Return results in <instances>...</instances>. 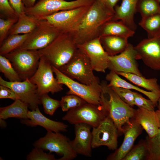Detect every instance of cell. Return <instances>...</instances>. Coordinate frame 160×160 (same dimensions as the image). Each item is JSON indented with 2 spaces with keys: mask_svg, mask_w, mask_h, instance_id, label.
I'll return each instance as SVG.
<instances>
[{
  "mask_svg": "<svg viewBox=\"0 0 160 160\" xmlns=\"http://www.w3.org/2000/svg\"><path fill=\"white\" fill-rule=\"evenodd\" d=\"M135 33V31L128 27L121 21L111 20L103 25L99 37L114 36L128 38L133 36Z\"/></svg>",
  "mask_w": 160,
  "mask_h": 160,
  "instance_id": "obj_24",
  "label": "cell"
},
{
  "mask_svg": "<svg viewBox=\"0 0 160 160\" xmlns=\"http://www.w3.org/2000/svg\"><path fill=\"white\" fill-rule=\"evenodd\" d=\"M159 2L160 3V0H158Z\"/></svg>",
  "mask_w": 160,
  "mask_h": 160,
  "instance_id": "obj_48",
  "label": "cell"
},
{
  "mask_svg": "<svg viewBox=\"0 0 160 160\" xmlns=\"http://www.w3.org/2000/svg\"><path fill=\"white\" fill-rule=\"evenodd\" d=\"M87 103L85 100L76 95H67L63 96L60 101V107L63 112L78 107Z\"/></svg>",
  "mask_w": 160,
  "mask_h": 160,
  "instance_id": "obj_35",
  "label": "cell"
},
{
  "mask_svg": "<svg viewBox=\"0 0 160 160\" xmlns=\"http://www.w3.org/2000/svg\"><path fill=\"white\" fill-rule=\"evenodd\" d=\"M155 112L158 126L160 128V110H158Z\"/></svg>",
  "mask_w": 160,
  "mask_h": 160,
  "instance_id": "obj_46",
  "label": "cell"
},
{
  "mask_svg": "<svg viewBox=\"0 0 160 160\" xmlns=\"http://www.w3.org/2000/svg\"><path fill=\"white\" fill-rule=\"evenodd\" d=\"M40 20L25 14L18 17L17 21L12 27L8 34L9 35L29 33L36 27Z\"/></svg>",
  "mask_w": 160,
  "mask_h": 160,
  "instance_id": "obj_27",
  "label": "cell"
},
{
  "mask_svg": "<svg viewBox=\"0 0 160 160\" xmlns=\"http://www.w3.org/2000/svg\"><path fill=\"white\" fill-rule=\"evenodd\" d=\"M40 99L45 113L49 115H52L57 108L60 107V101L50 97L48 93L41 95Z\"/></svg>",
  "mask_w": 160,
  "mask_h": 160,
  "instance_id": "obj_36",
  "label": "cell"
},
{
  "mask_svg": "<svg viewBox=\"0 0 160 160\" xmlns=\"http://www.w3.org/2000/svg\"><path fill=\"white\" fill-rule=\"evenodd\" d=\"M0 71L10 81H20L22 80L10 60L5 56L1 55Z\"/></svg>",
  "mask_w": 160,
  "mask_h": 160,
  "instance_id": "obj_33",
  "label": "cell"
},
{
  "mask_svg": "<svg viewBox=\"0 0 160 160\" xmlns=\"http://www.w3.org/2000/svg\"><path fill=\"white\" fill-rule=\"evenodd\" d=\"M4 56L10 60L23 81L29 79L34 74L41 57L38 50L19 48Z\"/></svg>",
  "mask_w": 160,
  "mask_h": 160,
  "instance_id": "obj_8",
  "label": "cell"
},
{
  "mask_svg": "<svg viewBox=\"0 0 160 160\" xmlns=\"http://www.w3.org/2000/svg\"><path fill=\"white\" fill-rule=\"evenodd\" d=\"M158 110H160V97L158 99L157 101V105Z\"/></svg>",
  "mask_w": 160,
  "mask_h": 160,
  "instance_id": "obj_47",
  "label": "cell"
},
{
  "mask_svg": "<svg viewBox=\"0 0 160 160\" xmlns=\"http://www.w3.org/2000/svg\"><path fill=\"white\" fill-rule=\"evenodd\" d=\"M124 102L132 107L135 105L134 92L130 89L119 87H111Z\"/></svg>",
  "mask_w": 160,
  "mask_h": 160,
  "instance_id": "obj_37",
  "label": "cell"
},
{
  "mask_svg": "<svg viewBox=\"0 0 160 160\" xmlns=\"http://www.w3.org/2000/svg\"><path fill=\"white\" fill-rule=\"evenodd\" d=\"M28 119L23 120V122L31 126H40L47 131L55 132L67 131L68 125L64 123L52 120L46 117L41 112L39 107L31 111H29L27 115Z\"/></svg>",
  "mask_w": 160,
  "mask_h": 160,
  "instance_id": "obj_20",
  "label": "cell"
},
{
  "mask_svg": "<svg viewBox=\"0 0 160 160\" xmlns=\"http://www.w3.org/2000/svg\"><path fill=\"white\" fill-rule=\"evenodd\" d=\"M78 49L73 34L62 32L48 45L38 51L41 57L59 70L71 60Z\"/></svg>",
  "mask_w": 160,
  "mask_h": 160,
  "instance_id": "obj_3",
  "label": "cell"
},
{
  "mask_svg": "<svg viewBox=\"0 0 160 160\" xmlns=\"http://www.w3.org/2000/svg\"><path fill=\"white\" fill-rule=\"evenodd\" d=\"M135 105L139 108L149 111H154L155 105L150 99H147L139 93L134 92Z\"/></svg>",
  "mask_w": 160,
  "mask_h": 160,
  "instance_id": "obj_40",
  "label": "cell"
},
{
  "mask_svg": "<svg viewBox=\"0 0 160 160\" xmlns=\"http://www.w3.org/2000/svg\"><path fill=\"white\" fill-rule=\"evenodd\" d=\"M107 116L100 105L87 103L69 110L62 119L71 124L85 123L93 127L98 126Z\"/></svg>",
  "mask_w": 160,
  "mask_h": 160,
  "instance_id": "obj_9",
  "label": "cell"
},
{
  "mask_svg": "<svg viewBox=\"0 0 160 160\" xmlns=\"http://www.w3.org/2000/svg\"><path fill=\"white\" fill-rule=\"evenodd\" d=\"M91 5L59 11L39 18L62 32L73 34L78 30Z\"/></svg>",
  "mask_w": 160,
  "mask_h": 160,
  "instance_id": "obj_5",
  "label": "cell"
},
{
  "mask_svg": "<svg viewBox=\"0 0 160 160\" xmlns=\"http://www.w3.org/2000/svg\"><path fill=\"white\" fill-rule=\"evenodd\" d=\"M27 160H56L54 155L47 154L41 148L35 147L26 157Z\"/></svg>",
  "mask_w": 160,
  "mask_h": 160,
  "instance_id": "obj_39",
  "label": "cell"
},
{
  "mask_svg": "<svg viewBox=\"0 0 160 160\" xmlns=\"http://www.w3.org/2000/svg\"><path fill=\"white\" fill-rule=\"evenodd\" d=\"M148 150L145 141L133 146L122 160H142L145 159Z\"/></svg>",
  "mask_w": 160,
  "mask_h": 160,
  "instance_id": "obj_34",
  "label": "cell"
},
{
  "mask_svg": "<svg viewBox=\"0 0 160 160\" xmlns=\"http://www.w3.org/2000/svg\"><path fill=\"white\" fill-rule=\"evenodd\" d=\"M0 11L7 18H18L9 0H0Z\"/></svg>",
  "mask_w": 160,
  "mask_h": 160,
  "instance_id": "obj_41",
  "label": "cell"
},
{
  "mask_svg": "<svg viewBox=\"0 0 160 160\" xmlns=\"http://www.w3.org/2000/svg\"><path fill=\"white\" fill-rule=\"evenodd\" d=\"M92 148L105 146L115 150L118 146L119 131L112 119L107 116L97 127H92Z\"/></svg>",
  "mask_w": 160,
  "mask_h": 160,
  "instance_id": "obj_13",
  "label": "cell"
},
{
  "mask_svg": "<svg viewBox=\"0 0 160 160\" xmlns=\"http://www.w3.org/2000/svg\"><path fill=\"white\" fill-rule=\"evenodd\" d=\"M128 38L114 36L100 37V41L105 51L109 56L119 54L127 48L128 44Z\"/></svg>",
  "mask_w": 160,
  "mask_h": 160,
  "instance_id": "obj_25",
  "label": "cell"
},
{
  "mask_svg": "<svg viewBox=\"0 0 160 160\" xmlns=\"http://www.w3.org/2000/svg\"><path fill=\"white\" fill-rule=\"evenodd\" d=\"M134 47L137 60H142L152 70L160 71V35L144 39Z\"/></svg>",
  "mask_w": 160,
  "mask_h": 160,
  "instance_id": "obj_16",
  "label": "cell"
},
{
  "mask_svg": "<svg viewBox=\"0 0 160 160\" xmlns=\"http://www.w3.org/2000/svg\"><path fill=\"white\" fill-rule=\"evenodd\" d=\"M160 3L158 0H138L137 12L140 13L142 18L160 14Z\"/></svg>",
  "mask_w": 160,
  "mask_h": 160,
  "instance_id": "obj_31",
  "label": "cell"
},
{
  "mask_svg": "<svg viewBox=\"0 0 160 160\" xmlns=\"http://www.w3.org/2000/svg\"><path fill=\"white\" fill-rule=\"evenodd\" d=\"M77 46L88 57L93 70L105 72L108 68L109 55L102 46L100 37L77 45Z\"/></svg>",
  "mask_w": 160,
  "mask_h": 160,
  "instance_id": "obj_17",
  "label": "cell"
},
{
  "mask_svg": "<svg viewBox=\"0 0 160 160\" xmlns=\"http://www.w3.org/2000/svg\"><path fill=\"white\" fill-rule=\"evenodd\" d=\"M0 85L13 90L20 99L27 104L32 110L35 109L41 104L37 87L28 78L22 81L11 82L5 81L0 76Z\"/></svg>",
  "mask_w": 160,
  "mask_h": 160,
  "instance_id": "obj_15",
  "label": "cell"
},
{
  "mask_svg": "<svg viewBox=\"0 0 160 160\" xmlns=\"http://www.w3.org/2000/svg\"><path fill=\"white\" fill-rule=\"evenodd\" d=\"M33 145L35 147L55 152L62 156L57 160H72L77 156L69 139L60 132L47 131L46 135L36 140Z\"/></svg>",
  "mask_w": 160,
  "mask_h": 160,
  "instance_id": "obj_7",
  "label": "cell"
},
{
  "mask_svg": "<svg viewBox=\"0 0 160 160\" xmlns=\"http://www.w3.org/2000/svg\"><path fill=\"white\" fill-rule=\"evenodd\" d=\"M91 127L85 123L74 125L75 137L70 141L71 145L77 154L87 157L92 155Z\"/></svg>",
  "mask_w": 160,
  "mask_h": 160,
  "instance_id": "obj_19",
  "label": "cell"
},
{
  "mask_svg": "<svg viewBox=\"0 0 160 160\" xmlns=\"http://www.w3.org/2000/svg\"><path fill=\"white\" fill-rule=\"evenodd\" d=\"M29 34L9 35L0 46V55L4 56L19 48L25 42Z\"/></svg>",
  "mask_w": 160,
  "mask_h": 160,
  "instance_id": "obj_29",
  "label": "cell"
},
{
  "mask_svg": "<svg viewBox=\"0 0 160 160\" xmlns=\"http://www.w3.org/2000/svg\"><path fill=\"white\" fill-rule=\"evenodd\" d=\"M59 70L70 78L83 84L89 85L100 83L99 78L93 73L88 57L78 48L71 60Z\"/></svg>",
  "mask_w": 160,
  "mask_h": 160,
  "instance_id": "obj_4",
  "label": "cell"
},
{
  "mask_svg": "<svg viewBox=\"0 0 160 160\" xmlns=\"http://www.w3.org/2000/svg\"><path fill=\"white\" fill-rule=\"evenodd\" d=\"M52 67L58 82L62 85H65L68 88L67 95H74L88 103L100 105L102 91L100 83L89 85L80 83L67 76L59 69L52 66Z\"/></svg>",
  "mask_w": 160,
  "mask_h": 160,
  "instance_id": "obj_6",
  "label": "cell"
},
{
  "mask_svg": "<svg viewBox=\"0 0 160 160\" xmlns=\"http://www.w3.org/2000/svg\"><path fill=\"white\" fill-rule=\"evenodd\" d=\"M46 21L40 20L36 27L31 33L19 48L38 50L50 44L61 33Z\"/></svg>",
  "mask_w": 160,
  "mask_h": 160,
  "instance_id": "obj_11",
  "label": "cell"
},
{
  "mask_svg": "<svg viewBox=\"0 0 160 160\" xmlns=\"http://www.w3.org/2000/svg\"><path fill=\"white\" fill-rule=\"evenodd\" d=\"M148 154L146 160H160V128L158 133L153 137L147 136L145 140Z\"/></svg>",
  "mask_w": 160,
  "mask_h": 160,
  "instance_id": "obj_32",
  "label": "cell"
},
{
  "mask_svg": "<svg viewBox=\"0 0 160 160\" xmlns=\"http://www.w3.org/2000/svg\"><path fill=\"white\" fill-rule=\"evenodd\" d=\"M26 8L33 7L35 4L36 0H22Z\"/></svg>",
  "mask_w": 160,
  "mask_h": 160,
  "instance_id": "obj_45",
  "label": "cell"
},
{
  "mask_svg": "<svg viewBox=\"0 0 160 160\" xmlns=\"http://www.w3.org/2000/svg\"><path fill=\"white\" fill-rule=\"evenodd\" d=\"M124 138L121 145L107 158L108 160H122L132 148L137 138L141 134L143 128L133 119L131 123L124 127Z\"/></svg>",
  "mask_w": 160,
  "mask_h": 160,
  "instance_id": "obj_18",
  "label": "cell"
},
{
  "mask_svg": "<svg viewBox=\"0 0 160 160\" xmlns=\"http://www.w3.org/2000/svg\"><path fill=\"white\" fill-rule=\"evenodd\" d=\"M95 0H40L32 7L26 8L25 14L39 19L63 10L91 5Z\"/></svg>",
  "mask_w": 160,
  "mask_h": 160,
  "instance_id": "obj_10",
  "label": "cell"
},
{
  "mask_svg": "<svg viewBox=\"0 0 160 160\" xmlns=\"http://www.w3.org/2000/svg\"><path fill=\"white\" fill-rule=\"evenodd\" d=\"M102 88L100 105L107 116L113 120L119 132L123 133L124 127L131 123L136 110L124 101L104 80L100 83Z\"/></svg>",
  "mask_w": 160,
  "mask_h": 160,
  "instance_id": "obj_1",
  "label": "cell"
},
{
  "mask_svg": "<svg viewBox=\"0 0 160 160\" xmlns=\"http://www.w3.org/2000/svg\"><path fill=\"white\" fill-rule=\"evenodd\" d=\"M114 14L99 0H95L90 6L78 30L73 34L77 44H82L99 37L102 26L112 20Z\"/></svg>",
  "mask_w": 160,
  "mask_h": 160,
  "instance_id": "obj_2",
  "label": "cell"
},
{
  "mask_svg": "<svg viewBox=\"0 0 160 160\" xmlns=\"http://www.w3.org/2000/svg\"><path fill=\"white\" fill-rule=\"evenodd\" d=\"M137 53L134 47L128 43L126 49L118 55L108 56V69L116 72H123L142 76L136 61Z\"/></svg>",
  "mask_w": 160,
  "mask_h": 160,
  "instance_id": "obj_14",
  "label": "cell"
},
{
  "mask_svg": "<svg viewBox=\"0 0 160 160\" xmlns=\"http://www.w3.org/2000/svg\"><path fill=\"white\" fill-rule=\"evenodd\" d=\"M52 65L44 57L41 56L36 72L29 79L36 84L40 96L50 92L52 94L62 91V84H60L53 75Z\"/></svg>",
  "mask_w": 160,
  "mask_h": 160,
  "instance_id": "obj_12",
  "label": "cell"
},
{
  "mask_svg": "<svg viewBox=\"0 0 160 160\" xmlns=\"http://www.w3.org/2000/svg\"><path fill=\"white\" fill-rule=\"evenodd\" d=\"M119 75L126 78L135 84L149 91L160 92V86L156 78L146 79L143 76L123 72H116Z\"/></svg>",
  "mask_w": 160,
  "mask_h": 160,
  "instance_id": "obj_28",
  "label": "cell"
},
{
  "mask_svg": "<svg viewBox=\"0 0 160 160\" xmlns=\"http://www.w3.org/2000/svg\"><path fill=\"white\" fill-rule=\"evenodd\" d=\"M18 17L25 14L26 8L22 0H9Z\"/></svg>",
  "mask_w": 160,
  "mask_h": 160,
  "instance_id": "obj_43",
  "label": "cell"
},
{
  "mask_svg": "<svg viewBox=\"0 0 160 160\" xmlns=\"http://www.w3.org/2000/svg\"><path fill=\"white\" fill-rule=\"evenodd\" d=\"M134 119L145 130L149 137H153L159 132V128L155 111L138 108L136 110Z\"/></svg>",
  "mask_w": 160,
  "mask_h": 160,
  "instance_id": "obj_22",
  "label": "cell"
},
{
  "mask_svg": "<svg viewBox=\"0 0 160 160\" xmlns=\"http://www.w3.org/2000/svg\"><path fill=\"white\" fill-rule=\"evenodd\" d=\"M105 79L109 82V87H119L135 90L144 95L157 106V101L160 97V92L146 91L133 85L121 78L115 72L111 71L105 77Z\"/></svg>",
  "mask_w": 160,
  "mask_h": 160,
  "instance_id": "obj_23",
  "label": "cell"
},
{
  "mask_svg": "<svg viewBox=\"0 0 160 160\" xmlns=\"http://www.w3.org/2000/svg\"><path fill=\"white\" fill-rule=\"evenodd\" d=\"M99 0L107 9L114 14L115 7L116 4L119 0Z\"/></svg>",
  "mask_w": 160,
  "mask_h": 160,
  "instance_id": "obj_44",
  "label": "cell"
},
{
  "mask_svg": "<svg viewBox=\"0 0 160 160\" xmlns=\"http://www.w3.org/2000/svg\"><path fill=\"white\" fill-rule=\"evenodd\" d=\"M0 98H9L14 100L20 99L19 97L13 90L1 85H0Z\"/></svg>",
  "mask_w": 160,
  "mask_h": 160,
  "instance_id": "obj_42",
  "label": "cell"
},
{
  "mask_svg": "<svg viewBox=\"0 0 160 160\" xmlns=\"http://www.w3.org/2000/svg\"><path fill=\"white\" fill-rule=\"evenodd\" d=\"M28 106L20 99H17L11 104L0 108V119H5L15 118L23 119H28L27 115Z\"/></svg>",
  "mask_w": 160,
  "mask_h": 160,
  "instance_id": "obj_26",
  "label": "cell"
},
{
  "mask_svg": "<svg viewBox=\"0 0 160 160\" xmlns=\"http://www.w3.org/2000/svg\"><path fill=\"white\" fill-rule=\"evenodd\" d=\"M139 25L147 32L148 38L160 35V14L142 18Z\"/></svg>",
  "mask_w": 160,
  "mask_h": 160,
  "instance_id": "obj_30",
  "label": "cell"
},
{
  "mask_svg": "<svg viewBox=\"0 0 160 160\" xmlns=\"http://www.w3.org/2000/svg\"><path fill=\"white\" fill-rule=\"evenodd\" d=\"M138 0H122L120 6H116L115 13L112 20H120L132 30L135 31L137 25L134 16L137 12Z\"/></svg>",
  "mask_w": 160,
  "mask_h": 160,
  "instance_id": "obj_21",
  "label": "cell"
},
{
  "mask_svg": "<svg viewBox=\"0 0 160 160\" xmlns=\"http://www.w3.org/2000/svg\"><path fill=\"white\" fill-rule=\"evenodd\" d=\"M18 18H0V45L6 39L7 35L12 26L17 22Z\"/></svg>",
  "mask_w": 160,
  "mask_h": 160,
  "instance_id": "obj_38",
  "label": "cell"
}]
</instances>
